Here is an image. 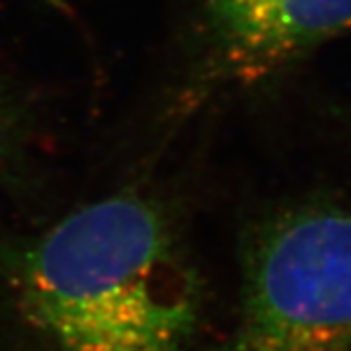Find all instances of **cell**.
<instances>
[{
	"mask_svg": "<svg viewBox=\"0 0 351 351\" xmlns=\"http://www.w3.org/2000/svg\"><path fill=\"white\" fill-rule=\"evenodd\" d=\"M0 291L55 351H189L203 313L174 213L141 188L0 240Z\"/></svg>",
	"mask_w": 351,
	"mask_h": 351,
	"instance_id": "1",
	"label": "cell"
},
{
	"mask_svg": "<svg viewBox=\"0 0 351 351\" xmlns=\"http://www.w3.org/2000/svg\"><path fill=\"white\" fill-rule=\"evenodd\" d=\"M217 351H351V209L287 201L240 240L237 324Z\"/></svg>",
	"mask_w": 351,
	"mask_h": 351,
	"instance_id": "2",
	"label": "cell"
},
{
	"mask_svg": "<svg viewBox=\"0 0 351 351\" xmlns=\"http://www.w3.org/2000/svg\"><path fill=\"white\" fill-rule=\"evenodd\" d=\"M351 29V0H205V78L254 84Z\"/></svg>",
	"mask_w": 351,
	"mask_h": 351,
	"instance_id": "3",
	"label": "cell"
},
{
	"mask_svg": "<svg viewBox=\"0 0 351 351\" xmlns=\"http://www.w3.org/2000/svg\"><path fill=\"white\" fill-rule=\"evenodd\" d=\"M20 117L16 113V106L10 100L6 88L0 84V168L14 156V149L18 143Z\"/></svg>",
	"mask_w": 351,
	"mask_h": 351,
	"instance_id": "4",
	"label": "cell"
}]
</instances>
